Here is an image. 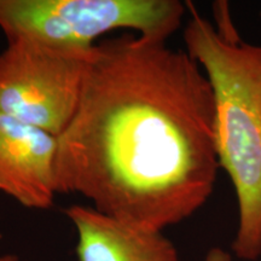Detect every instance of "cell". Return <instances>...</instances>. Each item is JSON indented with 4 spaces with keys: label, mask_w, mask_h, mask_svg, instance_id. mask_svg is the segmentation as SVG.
<instances>
[{
    "label": "cell",
    "mask_w": 261,
    "mask_h": 261,
    "mask_svg": "<svg viewBox=\"0 0 261 261\" xmlns=\"http://www.w3.org/2000/svg\"><path fill=\"white\" fill-rule=\"evenodd\" d=\"M90 55L8 41L0 54V113L57 138L79 107Z\"/></svg>",
    "instance_id": "277c9868"
},
{
    "label": "cell",
    "mask_w": 261,
    "mask_h": 261,
    "mask_svg": "<svg viewBox=\"0 0 261 261\" xmlns=\"http://www.w3.org/2000/svg\"><path fill=\"white\" fill-rule=\"evenodd\" d=\"M219 168L214 93L200 64L136 33L98 41L57 137L58 194L162 232L203 207Z\"/></svg>",
    "instance_id": "6da1fadb"
},
{
    "label": "cell",
    "mask_w": 261,
    "mask_h": 261,
    "mask_svg": "<svg viewBox=\"0 0 261 261\" xmlns=\"http://www.w3.org/2000/svg\"><path fill=\"white\" fill-rule=\"evenodd\" d=\"M187 9L178 0H0V29L8 41L89 56L98 39L117 29L167 41Z\"/></svg>",
    "instance_id": "3957f363"
},
{
    "label": "cell",
    "mask_w": 261,
    "mask_h": 261,
    "mask_svg": "<svg viewBox=\"0 0 261 261\" xmlns=\"http://www.w3.org/2000/svg\"><path fill=\"white\" fill-rule=\"evenodd\" d=\"M187 6V52L213 89L218 160L237 196L232 249L240 259L253 261L261 256V45L242 40L227 3H215V25L190 3Z\"/></svg>",
    "instance_id": "7a4b0ae2"
},
{
    "label": "cell",
    "mask_w": 261,
    "mask_h": 261,
    "mask_svg": "<svg viewBox=\"0 0 261 261\" xmlns=\"http://www.w3.org/2000/svg\"><path fill=\"white\" fill-rule=\"evenodd\" d=\"M57 138L0 113V192L29 210H48L57 191Z\"/></svg>",
    "instance_id": "5b68a950"
},
{
    "label": "cell",
    "mask_w": 261,
    "mask_h": 261,
    "mask_svg": "<svg viewBox=\"0 0 261 261\" xmlns=\"http://www.w3.org/2000/svg\"><path fill=\"white\" fill-rule=\"evenodd\" d=\"M64 213L76 228L80 261H179L175 247L159 231L129 226L89 205L73 204Z\"/></svg>",
    "instance_id": "8992f818"
},
{
    "label": "cell",
    "mask_w": 261,
    "mask_h": 261,
    "mask_svg": "<svg viewBox=\"0 0 261 261\" xmlns=\"http://www.w3.org/2000/svg\"><path fill=\"white\" fill-rule=\"evenodd\" d=\"M260 17H261V12H260Z\"/></svg>",
    "instance_id": "ba28073f"
},
{
    "label": "cell",
    "mask_w": 261,
    "mask_h": 261,
    "mask_svg": "<svg viewBox=\"0 0 261 261\" xmlns=\"http://www.w3.org/2000/svg\"><path fill=\"white\" fill-rule=\"evenodd\" d=\"M202 261H232V257L227 252L220 249V248H213L208 252Z\"/></svg>",
    "instance_id": "52a82bcc"
}]
</instances>
